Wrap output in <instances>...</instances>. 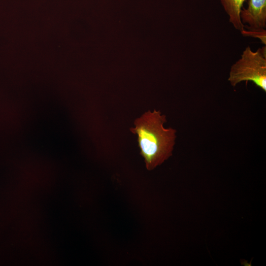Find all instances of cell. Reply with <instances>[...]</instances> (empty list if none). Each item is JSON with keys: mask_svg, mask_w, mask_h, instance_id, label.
<instances>
[{"mask_svg": "<svg viewBox=\"0 0 266 266\" xmlns=\"http://www.w3.org/2000/svg\"><path fill=\"white\" fill-rule=\"evenodd\" d=\"M228 81L233 87L243 81H251L266 92V45L256 51L247 46L241 58L232 66Z\"/></svg>", "mask_w": 266, "mask_h": 266, "instance_id": "cell-2", "label": "cell"}, {"mask_svg": "<svg viewBox=\"0 0 266 266\" xmlns=\"http://www.w3.org/2000/svg\"><path fill=\"white\" fill-rule=\"evenodd\" d=\"M246 0H220L221 3L229 17V21L234 28L240 32L244 30L240 13Z\"/></svg>", "mask_w": 266, "mask_h": 266, "instance_id": "cell-4", "label": "cell"}, {"mask_svg": "<svg viewBox=\"0 0 266 266\" xmlns=\"http://www.w3.org/2000/svg\"><path fill=\"white\" fill-rule=\"evenodd\" d=\"M166 116L160 110H148L134 121L135 127L130 131L137 135L140 155L147 170H151L172 155L176 130L165 128Z\"/></svg>", "mask_w": 266, "mask_h": 266, "instance_id": "cell-1", "label": "cell"}, {"mask_svg": "<svg viewBox=\"0 0 266 266\" xmlns=\"http://www.w3.org/2000/svg\"><path fill=\"white\" fill-rule=\"evenodd\" d=\"M241 33L245 36H251L259 38L261 39L262 43L266 45V30L262 31H252L245 30V29L241 32Z\"/></svg>", "mask_w": 266, "mask_h": 266, "instance_id": "cell-5", "label": "cell"}, {"mask_svg": "<svg viewBox=\"0 0 266 266\" xmlns=\"http://www.w3.org/2000/svg\"><path fill=\"white\" fill-rule=\"evenodd\" d=\"M240 16L249 31H262L266 27V0H249L247 8L242 7Z\"/></svg>", "mask_w": 266, "mask_h": 266, "instance_id": "cell-3", "label": "cell"}]
</instances>
